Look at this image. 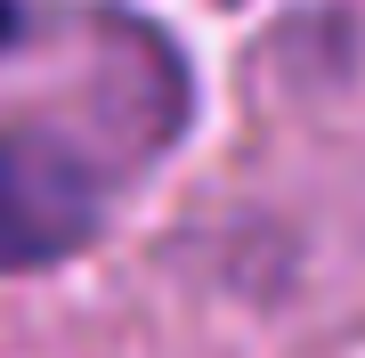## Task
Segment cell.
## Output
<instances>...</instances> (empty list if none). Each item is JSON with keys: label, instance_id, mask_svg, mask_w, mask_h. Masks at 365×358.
<instances>
[{"label": "cell", "instance_id": "cell-1", "mask_svg": "<svg viewBox=\"0 0 365 358\" xmlns=\"http://www.w3.org/2000/svg\"><path fill=\"white\" fill-rule=\"evenodd\" d=\"M90 220H98V187L66 146L0 131V269L73 252L90 237Z\"/></svg>", "mask_w": 365, "mask_h": 358}, {"label": "cell", "instance_id": "cell-2", "mask_svg": "<svg viewBox=\"0 0 365 358\" xmlns=\"http://www.w3.org/2000/svg\"><path fill=\"white\" fill-rule=\"evenodd\" d=\"M9 33H16V9H9V0H0V49H9Z\"/></svg>", "mask_w": 365, "mask_h": 358}]
</instances>
